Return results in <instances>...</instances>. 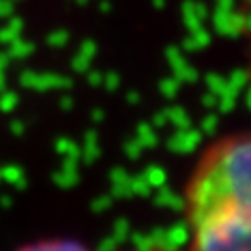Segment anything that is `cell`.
Here are the masks:
<instances>
[{"label": "cell", "instance_id": "cell-1", "mask_svg": "<svg viewBox=\"0 0 251 251\" xmlns=\"http://www.w3.org/2000/svg\"><path fill=\"white\" fill-rule=\"evenodd\" d=\"M220 203L251 207V128L214 138L184 178L182 216Z\"/></svg>", "mask_w": 251, "mask_h": 251}, {"label": "cell", "instance_id": "cell-2", "mask_svg": "<svg viewBox=\"0 0 251 251\" xmlns=\"http://www.w3.org/2000/svg\"><path fill=\"white\" fill-rule=\"evenodd\" d=\"M182 220L186 239L180 251H251V207L220 203Z\"/></svg>", "mask_w": 251, "mask_h": 251}, {"label": "cell", "instance_id": "cell-3", "mask_svg": "<svg viewBox=\"0 0 251 251\" xmlns=\"http://www.w3.org/2000/svg\"><path fill=\"white\" fill-rule=\"evenodd\" d=\"M21 251H92L88 247H84L82 243H75L72 239H49V241H40L34 243Z\"/></svg>", "mask_w": 251, "mask_h": 251}]
</instances>
